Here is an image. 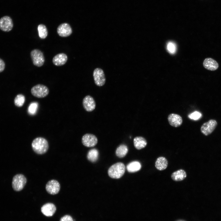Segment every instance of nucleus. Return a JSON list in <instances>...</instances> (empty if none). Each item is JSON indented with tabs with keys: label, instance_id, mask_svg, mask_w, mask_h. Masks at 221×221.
<instances>
[{
	"label": "nucleus",
	"instance_id": "1",
	"mask_svg": "<svg viewBox=\"0 0 221 221\" xmlns=\"http://www.w3.org/2000/svg\"><path fill=\"white\" fill-rule=\"evenodd\" d=\"M33 149L36 153L42 154L48 151L49 145L47 141L42 137H37L34 139L32 143Z\"/></svg>",
	"mask_w": 221,
	"mask_h": 221
},
{
	"label": "nucleus",
	"instance_id": "3",
	"mask_svg": "<svg viewBox=\"0 0 221 221\" xmlns=\"http://www.w3.org/2000/svg\"><path fill=\"white\" fill-rule=\"evenodd\" d=\"M26 182V178L23 175L17 174L13 178L12 187L15 191H21L23 188Z\"/></svg>",
	"mask_w": 221,
	"mask_h": 221
},
{
	"label": "nucleus",
	"instance_id": "18",
	"mask_svg": "<svg viewBox=\"0 0 221 221\" xmlns=\"http://www.w3.org/2000/svg\"><path fill=\"white\" fill-rule=\"evenodd\" d=\"M168 164V161L164 157H161L157 159L155 163V166L158 170H163L167 168Z\"/></svg>",
	"mask_w": 221,
	"mask_h": 221
},
{
	"label": "nucleus",
	"instance_id": "28",
	"mask_svg": "<svg viewBox=\"0 0 221 221\" xmlns=\"http://www.w3.org/2000/svg\"><path fill=\"white\" fill-rule=\"evenodd\" d=\"M60 221H74V220L71 216L67 215L62 217Z\"/></svg>",
	"mask_w": 221,
	"mask_h": 221
},
{
	"label": "nucleus",
	"instance_id": "13",
	"mask_svg": "<svg viewBox=\"0 0 221 221\" xmlns=\"http://www.w3.org/2000/svg\"><path fill=\"white\" fill-rule=\"evenodd\" d=\"M169 124L172 126L178 127L180 126L182 123V119L180 115L172 113L169 114L168 117Z\"/></svg>",
	"mask_w": 221,
	"mask_h": 221
},
{
	"label": "nucleus",
	"instance_id": "29",
	"mask_svg": "<svg viewBox=\"0 0 221 221\" xmlns=\"http://www.w3.org/2000/svg\"><path fill=\"white\" fill-rule=\"evenodd\" d=\"M5 68V64L4 61L0 58V72H2Z\"/></svg>",
	"mask_w": 221,
	"mask_h": 221
},
{
	"label": "nucleus",
	"instance_id": "23",
	"mask_svg": "<svg viewBox=\"0 0 221 221\" xmlns=\"http://www.w3.org/2000/svg\"><path fill=\"white\" fill-rule=\"evenodd\" d=\"M39 36L42 39H44L47 37L48 31L46 26L43 24L39 25L37 27Z\"/></svg>",
	"mask_w": 221,
	"mask_h": 221
},
{
	"label": "nucleus",
	"instance_id": "25",
	"mask_svg": "<svg viewBox=\"0 0 221 221\" xmlns=\"http://www.w3.org/2000/svg\"><path fill=\"white\" fill-rule=\"evenodd\" d=\"M38 107L37 102H32L29 104L28 108V112L30 115H34L36 113Z\"/></svg>",
	"mask_w": 221,
	"mask_h": 221
},
{
	"label": "nucleus",
	"instance_id": "21",
	"mask_svg": "<svg viewBox=\"0 0 221 221\" xmlns=\"http://www.w3.org/2000/svg\"><path fill=\"white\" fill-rule=\"evenodd\" d=\"M128 152V148L127 146L124 144L120 145L118 147L116 151V156L119 158L124 157Z\"/></svg>",
	"mask_w": 221,
	"mask_h": 221
},
{
	"label": "nucleus",
	"instance_id": "22",
	"mask_svg": "<svg viewBox=\"0 0 221 221\" xmlns=\"http://www.w3.org/2000/svg\"><path fill=\"white\" fill-rule=\"evenodd\" d=\"M99 152L96 149H93L90 150L88 152L87 158L90 161L94 162L96 161L98 158Z\"/></svg>",
	"mask_w": 221,
	"mask_h": 221
},
{
	"label": "nucleus",
	"instance_id": "6",
	"mask_svg": "<svg viewBox=\"0 0 221 221\" xmlns=\"http://www.w3.org/2000/svg\"><path fill=\"white\" fill-rule=\"evenodd\" d=\"M93 76L95 84L98 86H102L105 83L106 78L103 70L101 68H95L93 72Z\"/></svg>",
	"mask_w": 221,
	"mask_h": 221
},
{
	"label": "nucleus",
	"instance_id": "5",
	"mask_svg": "<svg viewBox=\"0 0 221 221\" xmlns=\"http://www.w3.org/2000/svg\"><path fill=\"white\" fill-rule=\"evenodd\" d=\"M30 56L33 64L38 67L42 66L45 62V57L42 52L38 49H34L30 52Z\"/></svg>",
	"mask_w": 221,
	"mask_h": 221
},
{
	"label": "nucleus",
	"instance_id": "8",
	"mask_svg": "<svg viewBox=\"0 0 221 221\" xmlns=\"http://www.w3.org/2000/svg\"><path fill=\"white\" fill-rule=\"evenodd\" d=\"M13 27V23L11 18L6 16L2 17L0 19V29L5 32L10 31Z\"/></svg>",
	"mask_w": 221,
	"mask_h": 221
},
{
	"label": "nucleus",
	"instance_id": "16",
	"mask_svg": "<svg viewBox=\"0 0 221 221\" xmlns=\"http://www.w3.org/2000/svg\"><path fill=\"white\" fill-rule=\"evenodd\" d=\"M68 60L67 55L64 53H60L55 55L53 58L52 61L55 65L61 66L64 64Z\"/></svg>",
	"mask_w": 221,
	"mask_h": 221
},
{
	"label": "nucleus",
	"instance_id": "15",
	"mask_svg": "<svg viewBox=\"0 0 221 221\" xmlns=\"http://www.w3.org/2000/svg\"><path fill=\"white\" fill-rule=\"evenodd\" d=\"M203 65L206 69L211 71L216 70L219 67L218 62L211 58H206L204 61Z\"/></svg>",
	"mask_w": 221,
	"mask_h": 221
},
{
	"label": "nucleus",
	"instance_id": "4",
	"mask_svg": "<svg viewBox=\"0 0 221 221\" xmlns=\"http://www.w3.org/2000/svg\"><path fill=\"white\" fill-rule=\"evenodd\" d=\"M31 92L33 96L38 98H43L48 95L49 91L46 86L43 84H38L32 88Z\"/></svg>",
	"mask_w": 221,
	"mask_h": 221
},
{
	"label": "nucleus",
	"instance_id": "14",
	"mask_svg": "<svg viewBox=\"0 0 221 221\" xmlns=\"http://www.w3.org/2000/svg\"><path fill=\"white\" fill-rule=\"evenodd\" d=\"M56 210L55 205L51 203H48L44 205L41 208L42 213L47 216L53 215Z\"/></svg>",
	"mask_w": 221,
	"mask_h": 221
},
{
	"label": "nucleus",
	"instance_id": "24",
	"mask_svg": "<svg viewBox=\"0 0 221 221\" xmlns=\"http://www.w3.org/2000/svg\"><path fill=\"white\" fill-rule=\"evenodd\" d=\"M25 99V97L23 95L21 94H18L15 98L14 104L17 107H22L24 103Z\"/></svg>",
	"mask_w": 221,
	"mask_h": 221
},
{
	"label": "nucleus",
	"instance_id": "10",
	"mask_svg": "<svg viewBox=\"0 0 221 221\" xmlns=\"http://www.w3.org/2000/svg\"><path fill=\"white\" fill-rule=\"evenodd\" d=\"M60 186L59 182L55 180L48 181L46 184L45 189L47 192L51 195H55L59 192Z\"/></svg>",
	"mask_w": 221,
	"mask_h": 221
},
{
	"label": "nucleus",
	"instance_id": "26",
	"mask_svg": "<svg viewBox=\"0 0 221 221\" xmlns=\"http://www.w3.org/2000/svg\"><path fill=\"white\" fill-rule=\"evenodd\" d=\"M202 116L201 114L197 111H195L188 115V117L191 119L194 120H197L200 119Z\"/></svg>",
	"mask_w": 221,
	"mask_h": 221
},
{
	"label": "nucleus",
	"instance_id": "11",
	"mask_svg": "<svg viewBox=\"0 0 221 221\" xmlns=\"http://www.w3.org/2000/svg\"><path fill=\"white\" fill-rule=\"evenodd\" d=\"M57 32L60 36L62 37H66L71 34L72 30L70 25L65 23L60 24L58 26Z\"/></svg>",
	"mask_w": 221,
	"mask_h": 221
},
{
	"label": "nucleus",
	"instance_id": "12",
	"mask_svg": "<svg viewBox=\"0 0 221 221\" xmlns=\"http://www.w3.org/2000/svg\"><path fill=\"white\" fill-rule=\"evenodd\" d=\"M83 105L85 110L88 112L93 111L96 107V103L93 98L91 96H86L83 100Z\"/></svg>",
	"mask_w": 221,
	"mask_h": 221
},
{
	"label": "nucleus",
	"instance_id": "17",
	"mask_svg": "<svg viewBox=\"0 0 221 221\" xmlns=\"http://www.w3.org/2000/svg\"><path fill=\"white\" fill-rule=\"evenodd\" d=\"M133 141L135 147L138 150L144 148L147 144L146 140L142 137H136L134 138Z\"/></svg>",
	"mask_w": 221,
	"mask_h": 221
},
{
	"label": "nucleus",
	"instance_id": "27",
	"mask_svg": "<svg viewBox=\"0 0 221 221\" xmlns=\"http://www.w3.org/2000/svg\"><path fill=\"white\" fill-rule=\"evenodd\" d=\"M167 49L168 51L171 53H174L176 50L175 45L173 42H169L167 45Z\"/></svg>",
	"mask_w": 221,
	"mask_h": 221
},
{
	"label": "nucleus",
	"instance_id": "2",
	"mask_svg": "<svg viewBox=\"0 0 221 221\" xmlns=\"http://www.w3.org/2000/svg\"><path fill=\"white\" fill-rule=\"evenodd\" d=\"M125 171L124 165L122 162L117 163L110 166L108 169V173L111 178L118 179L124 174Z\"/></svg>",
	"mask_w": 221,
	"mask_h": 221
},
{
	"label": "nucleus",
	"instance_id": "20",
	"mask_svg": "<svg viewBox=\"0 0 221 221\" xmlns=\"http://www.w3.org/2000/svg\"><path fill=\"white\" fill-rule=\"evenodd\" d=\"M141 168L140 163L138 161H133L129 163L126 166L127 171L130 173H134L139 171Z\"/></svg>",
	"mask_w": 221,
	"mask_h": 221
},
{
	"label": "nucleus",
	"instance_id": "19",
	"mask_svg": "<svg viewBox=\"0 0 221 221\" xmlns=\"http://www.w3.org/2000/svg\"><path fill=\"white\" fill-rule=\"evenodd\" d=\"M185 172L180 169L173 172L171 175L172 179L175 181H180L184 180L186 177Z\"/></svg>",
	"mask_w": 221,
	"mask_h": 221
},
{
	"label": "nucleus",
	"instance_id": "7",
	"mask_svg": "<svg viewBox=\"0 0 221 221\" xmlns=\"http://www.w3.org/2000/svg\"><path fill=\"white\" fill-rule=\"evenodd\" d=\"M217 124L216 120L213 119L210 120L203 124L200 128L201 131L206 136L209 135L214 130Z\"/></svg>",
	"mask_w": 221,
	"mask_h": 221
},
{
	"label": "nucleus",
	"instance_id": "9",
	"mask_svg": "<svg viewBox=\"0 0 221 221\" xmlns=\"http://www.w3.org/2000/svg\"><path fill=\"white\" fill-rule=\"evenodd\" d=\"M82 142L86 147H92L97 143L98 139L96 136L93 134H86L82 137Z\"/></svg>",
	"mask_w": 221,
	"mask_h": 221
}]
</instances>
